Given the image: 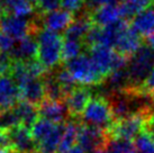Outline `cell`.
I'll list each match as a JSON object with an SVG mask.
<instances>
[{
    "label": "cell",
    "instance_id": "cell-1",
    "mask_svg": "<svg viewBox=\"0 0 154 153\" xmlns=\"http://www.w3.org/2000/svg\"><path fill=\"white\" fill-rule=\"evenodd\" d=\"M154 111L146 106L141 111L131 114L122 119H116L108 128L107 134L110 140H134L145 128L149 127Z\"/></svg>",
    "mask_w": 154,
    "mask_h": 153
},
{
    "label": "cell",
    "instance_id": "cell-2",
    "mask_svg": "<svg viewBox=\"0 0 154 153\" xmlns=\"http://www.w3.org/2000/svg\"><path fill=\"white\" fill-rule=\"evenodd\" d=\"M37 41V60L48 70L55 68L62 61V47L64 38L56 32L44 28L38 32Z\"/></svg>",
    "mask_w": 154,
    "mask_h": 153
},
{
    "label": "cell",
    "instance_id": "cell-3",
    "mask_svg": "<svg viewBox=\"0 0 154 153\" xmlns=\"http://www.w3.org/2000/svg\"><path fill=\"white\" fill-rule=\"evenodd\" d=\"M126 70L129 79V87L126 90L134 89L141 86L154 70L153 48L147 44H143L141 48L131 58Z\"/></svg>",
    "mask_w": 154,
    "mask_h": 153
},
{
    "label": "cell",
    "instance_id": "cell-4",
    "mask_svg": "<svg viewBox=\"0 0 154 153\" xmlns=\"http://www.w3.org/2000/svg\"><path fill=\"white\" fill-rule=\"evenodd\" d=\"M82 119L83 123L98 126L107 131L115 122L110 100L103 96L92 97L82 114Z\"/></svg>",
    "mask_w": 154,
    "mask_h": 153
},
{
    "label": "cell",
    "instance_id": "cell-5",
    "mask_svg": "<svg viewBox=\"0 0 154 153\" xmlns=\"http://www.w3.org/2000/svg\"><path fill=\"white\" fill-rule=\"evenodd\" d=\"M65 68L73 76L77 82L82 86H97L105 81L90 55L81 54L75 59L66 62Z\"/></svg>",
    "mask_w": 154,
    "mask_h": 153
},
{
    "label": "cell",
    "instance_id": "cell-6",
    "mask_svg": "<svg viewBox=\"0 0 154 153\" xmlns=\"http://www.w3.org/2000/svg\"><path fill=\"white\" fill-rule=\"evenodd\" d=\"M109 136L106 130L98 126L82 123L79 125L78 145H80L86 153H96L108 148Z\"/></svg>",
    "mask_w": 154,
    "mask_h": 153
},
{
    "label": "cell",
    "instance_id": "cell-7",
    "mask_svg": "<svg viewBox=\"0 0 154 153\" xmlns=\"http://www.w3.org/2000/svg\"><path fill=\"white\" fill-rule=\"evenodd\" d=\"M0 30L17 41H20L29 34H38L41 30L35 21L27 20L26 18L17 17L10 14H6L0 19Z\"/></svg>",
    "mask_w": 154,
    "mask_h": 153
},
{
    "label": "cell",
    "instance_id": "cell-8",
    "mask_svg": "<svg viewBox=\"0 0 154 153\" xmlns=\"http://www.w3.org/2000/svg\"><path fill=\"white\" fill-rule=\"evenodd\" d=\"M88 51H90V58L99 72L103 74L105 79H107L109 74L115 71L117 51L114 47L107 45H94L90 47Z\"/></svg>",
    "mask_w": 154,
    "mask_h": 153
},
{
    "label": "cell",
    "instance_id": "cell-9",
    "mask_svg": "<svg viewBox=\"0 0 154 153\" xmlns=\"http://www.w3.org/2000/svg\"><path fill=\"white\" fill-rule=\"evenodd\" d=\"M20 101L16 81L10 76H0V114L11 109Z\"/></svg>",
    "mask_w": 154,
    "mask_h": 153
},
{
    "label": "cell",
    "instance_id": "cell-10",
    "mask_svg": "<svg viewBox=\"0 0 154 153\" xmlns=\"http://www.w3.org/2000/svg\"><path fill=\"white\" fill-rule=\"evenodd\" d=\"M91 90L86 86L75 87L70 94L65 97V105L68 108L69 115L73 118H78L82 116L87 105L91 100Z\"/></svg>",
    "mask_w": 154,
    "mask_h": 153
},
{
    "label": "cell",
    "instance_id": "cell-11",
    "mask_svg": "<svg viewBox=\"0 0 154 153\" xmlns=\"http://www.w3.org/2000/svg\"><path fill=\"white\" fill-rule=\"evenodd\" d=\"M37 53H38L37 34H29L23 39L18 41V44L15 45L13 51L9 53V56L13 59V61L28 62L37 59Z\"/></svg>",
    "mask_w": 154,
    "mask_h": 153
},
{
    "label": "cell",
    "instance_id": "cell-12",
    "mask_svg": "<svg viewBox=\"0 0 154 153\" xmlns=\"http://www.w3.org/2000/svg\"><path fill=\"white\" fill-rule=\"evenodd\" d=\"M142 45H143L142 36L133 30L131 25H128L118 36L114 48L122 54L132 58L141 48Z\"/></svg>",
    "mask_w": 154,
    "mask_h": 153
},
{
    "label": "cell",
    "instance_id": "cell-13",
    "mask_svg": "<svg viewBox=\"0 0 154 153\" xmlns=\"http://www.w3.org/2000/svg\"><path fill=\"white\" fill-rule=\"evenodd\" d=\"M14 143L15 152L19 153H38L37 145L34 141L30 130L23 125L14 126L9 130Z\"/></svg>",
    "mask_w": 154,
    "mask_h": 153
},
{
    "label": "cell",
    "instance_id": "cell-14",
    "mask_svg": "<svg viewBox=\"0 0 154 153\" xmlns=\"http://www.w3.org/2000/svg\"><path fill=\"white\" fill-rule=\"evenodd\" d=\"M38 114L41 117L46 118L56 124H63L69 115L68 108L65 102L51 100V99H44L38 106Z\"/></svg>",
    "mask_w": 154,
    "mask_h": 153
},
{
    "label": "cell",
    "instance_id": "cell-15",
    "mask_svg": "<svg viewBox=\"0 0 154 153\" xmlns=\"http://www.w3.org/2000/svg\"><path fill=\"white\" fill-rule=\"evenodd\" d=\"M42 16V25L44 28L53 32H62L66 30L68 27L74 21V15L66 10H54L48 14L41 15Z\"/></svg>",
    "mask_w": 154,
    "mask_h": 153
},
{
    "label": "cell",
    "instance_id": "cell-16",
    "mask_svg": "<svg viewBox=\"0 0 154 153\" xmlns=\"http://www.w3.org/2000/svg\"><path fill=\"white\" fill-rule=\"evenodd\" d=\"M88 15L92 24L100 27L111 25L117 20L122 19L119 5H107L96 9L91 13H88Z\"/></svg>",
    "mask_w": 154,
    "mask_h": 153
},
{
    "label": "cell",
    "instance_id": "cell-17",
    "mask_svg": "<svg viewBox=\"0 0 154 153\" xmlns=\"http://www.w3.org/2000/svg\"><path fill=\"white\" fill-rule=\"evenodd\" d=\"M129 25L141 36H147L154 32V5L137 14L131 19Z\"/></svg>",
    "mask_w": 154,
    "mask_h": 153
},
{
    "label": "cell",
    "instance_id": "cell-18",
    "mask_svg": "<svg viewBox=\"0 0 154 153\" xmlns=\"http://www.w3.org/2000/svg\"><path fill=\"white\" fill-rule=\"evenodd\" d=\"M18 116L19 123L23 126H26L27 128H32V126L35 124V122L38 119V108L36 105H33L28 101L20 100L16 106L14 107Z\"/></svg>",
    "mask_w": 154,
    "mask_h": 153
},
{
    "label": "cell",
    "instance_id": "cell-19",
    "mask_svg": "<svg viewBox=\"0 0 154 153\" xmlns=\"http://www.w3.org/2000/svg\"><path fill=\"white\" fill-rule=\"evenodd\" d=\"M79 125H80V123L77 120L69 119L65 122L64 131H63V134L61 137L57 153H68L73 146H75V142H78Z\"/></svg>",
    "mask_w": 154,
    "mask_h": 153
},
{
    "label": "cell",
    "instance_id": "cell-20",
    "mask_svg": "<svg viewBox=\"0 0 154 153\" xmlns=\"http://www.w3.org/2000/svg\"><path fill=\"white\" fill-rule=\"evenodd\" d=\"M94 26L92 21L90 19L88 13L82 16L81 18L74 19L71 25L68 27V30L64 32V38H71V39H78V41H82L88 34L90 28Z\"/></svg>",
    "mask_w": 154,
    "mask_h": 153
},
{
    "label": "cell",
    "instance_id": "cell-21",
    "mask_svg": "<svg viewBox=\"0 0 154 153\" xmlns=\"http://www.w3.org/2000/svg\"><path fill=\"white\" fill-rule=\"evenodd\" d=\"M154 0H120V16L125 20H129L137 14L153 6Z\"/></svg>",
    "mask_w": 154,
    "mask_h": 153
},
{
    "label": "cell",
    "instance_id": "cell-22",
    "mask_svg": "<svg viewBox=\"0 0 154 153\" xmlns=\"http://www.w3.org/2000/svg\"><path fill=\"white\" fill-rule=\"evenodd\" d=\"M6 13L26 18L34 11V5L29 0H4Z\"/></svg>",
    "mask_w": 154,
    "mask_h": 153
},
{
    "label": "cell",
    "instance_id": "cell-23",
    "mask_svg": "<svg viewBox=\"0 0 154 153\" xmlns=\"http://www.w3.org/2000/svg\"><path fill=\"white\" fill-rule=\"evenodd\" d=\"M56 125H57L56 123H53V122L46 118H43V117L37 119L30 128V133H32L34 141L36 142V145L42 140H44L47 135H50L54 131Z\"/></svg>",
    "mask_w": 154,
    "mask_h": 153
},
{
    "label": "cell",
    "instance_id": "cell-24",
    "mask_svg": "<svg viewBox=\"0 0 154 153\" xmlns=\"http://www.w3.org/2000/svg\"><path fill=\"white\" fill-rule=\"evenodd\" d=\"M83 48L86 50L85 44H83L82 41L71 39V38H64V41H63V47H62V62L66 63L69 61L75 59L77 56L81 55V52Z\"/></svg>",
    "mask_w": 154,
    "mask_h": 153
},
{
    "label": "cell",
    "instance_id": "cell-25",
    "mask_svg": "<svg viewBox=\"0 0 154 153\" xmlns=\"http://www.w3.org/2000/svg\"><path fill=\"white\" fill-rule=\"evenodd\" d=\"M44 83H45V95L46 99L51 100H56V101H64L65 100V94L63 89L61 88L59 82L56 81L55 76H45L43 78Z\"/></svg>",
    "mask_w": 154,
    "mask_h": 153
},
{
    "label": "cell",
    "instance_id": "cell-26",
    "mask_svg": "<svg viewBox=\"0 0 154 153\" xmlns=\"http://www.w3.org/2000/svg\"><path fill=\"white\" fill-rule=\"evenodd\" d=\"M134 143L140 153H154V136L149 128L143 130Z\"/></svg>",
    "mask_w": 154,
    "mask_h": 153
},
{
    "label": "cell",
    "instance_id": "cell-27",
    "mask_svg": "<svg viewBox=\"0 0 154 153\" xmlns=\"http://www.w3.org/2000/svg\"><path fill=\"white\" fill-rule=\"evenodd\" d=\"M54 76H55L56 81L59 82V85L61 86V88L63 89L65 96H68L77 87L75 86L77 85V81H75V79L73 78V76L70 73V71L66 68L61 69Z\"/></svg>",
    "mask_w": 154,
    "mask_h": 153
},
{
    "label": "cell",
    "instance_id": "cell-28",
    "mask_svg": "<svg viewBox=\"0 0 154 153\" xmlns=\"http://www.w3.org/2000/svg\"><path fill=\"white\" fill-rule=\"evenodd\" d=\"M108 149L112 153H137L135 143L132 140H111Z\"/></svg>",
    "mask_w": 154,
    "mask_h": 153
},
{
    "label": "cell",
    "instance_id": "cell-29",
    "mask_svg": "<svg viewBox=\"0 0 154 153\" xmlns=\"http://www.w3.org/2000/svg\"><path fill=\"white\" fill-rule=\"evenodd\" d=\"M15 152L14 143L8 128L0 127V153Z\"/></svg>",
    "mask_w": 154,
    "mask_h": 153
},
{
    "label": "cell",
    "instance_id": "cell-30",
    "mask_svg": "<svg viewBox=\"0 0 154 153\" xmlns=\"http://www.w3.org/2000/svg\"><path fill=\"white\" fill-rule=\"evenodd\" d=\"M62 0H37L35 9L39 13V15L48 14L51 11L57 10L61 7Z\"/></svg>",
    "mask_w": 154,
    "mask_h": 153
},
{
    "label": "cell",
    "instance_id": "cell-31",
    "mask_svg": "<svg viewBox=\"0 0 154 153\" xmlns=\"http://www.w3.org/2000/svg\"><path fill=\"white\" fill-rule=\"evenodd\" d=\"M26 65L28 69V72L35 78H44L47 74V71H48V69L45 68L37 59L26 62Z\"/></svg>",
    "mask_w": 154,
    "mask_h": 153
},
{
    "label": "cell",
    "instance_id": "cell-32",
    "mask_svg": "<svg viewBox=\"0 0 154 153\" xmlns=\"http://www.w3.org/2000/svg\"><path fill=\"white\" fill-rule=\"evenodd\" d=\"M15 41H16L15 38H13L10 35L0 30V53L9 54L16 45Z\"/></svg>",
    "mask_w": 154,
    "mask_h": 153
},
{
    "label": "cell",
    "instance_id": "cell-33",
    "mask_svg": "<svg viewBox=\"0 0 154 153\" xmlns=\"http://www.w3.org/2000/svg\"><path fill=\"white\" fill-rule=\"evenodd\" d=\"M120 0H86V7L88 13H91L96 9L107 6V5H119Z\"/></svg>",
    "mask_w": 154,
    "mask_h": 153
},
{
    "label": "cell",
    "instance_id": "cell-34",
    "mask_svg": "<svg viewBox=\"0 0 154 153\" xmlns=\"http://www.w3.org/2000/svg\"><path fill=\"white\" fill-rule=\"evenodd\" d=\"M86 4V0H62L61 7L69 13H77Z\"/></svg>",
    "mask_w": 154,
    "mask_h": 153
},
{
    "label": "cell",
    "instance_id": "cell-35",
    "mask_svg": "<svg viewBox=\"0 0 154 153\" xmlns=\"http://www.w3.org/2000/svg\"><path fill=\"white\" fill-rule=\"evenodd\" d=\"M146 44L154 50V32L146 36Z\"/></svg>",
    "mask_w": 154,
    "mask_h": 153
},
{
    "label": "cell",
    "instance_id": "cell-36",
    "mask_svg": "<svg viewBox=\"0 0 154 153\" xmlns=\"http://www.w3.org/2000/svg\"><path fill=\"white\" fill-rule=\"evenodd\" d=\"M68 153H86V152H85V150L82 149L80 145H75V146H73Z\"/></svg>",
    "mask_w": 154,
    "mask_h": 153
},
{
    "label": "cell",
    "instance_id": "cell-37",
    "mask_svg": "<svg viewBox=\"0 0 154 153\" xmlns=\"http://www.w3.org/2000/svg\"><path fill=\"white\" fill-rule=\"evenodd\" d=\"M6 9H5V5H4V0H0V19L4 17L6 15Z\"/></svg>",
    "mask_w": 154,
    "mask_h": 153
},
{
    "label": "cell",
    "instance_id": "cell-38",
    "mask_svg": "<svg viewBox=\"0 0 154 153\" xmlns=\"http://www.w3.org/2000/svg\"><path fill=\"white\" fill-rule=\"evenodd\" d=\"M149 130L151 131V133L153 134V136H154V114H153V117H152V119H151V123H150V125H149Z\"/></svg>",
    "mask_w": 154,
    "mask_h": 153
},
{
    "label": "cell",
    "instance_id": "cell-39",
    "mask_svg": "<svg viewBox=\"0 0 154 153\" xmlns=\"http://www.w3.org/2000/svg\"><path fill=\"white\" fill-rule=\"evenodd\" d=\"M96 153H112V152H111V151L108 149V148H106V149L100 150V151H98V152H96Z\"/></svg>",
    "mask_w": 154,
    "mask_h": 153
},
{
    "label": "cell",
    "instance_id": "cell-40",
    "mask_svg": "<svg viewBox=\"0 0 154 153\" xmlns=\"http://www.w3.org/2000/svg\"><path fill=\"white\" fill-rule=\"evenodd\" d=\"M13 153H19V152H13Z\"/></svg>",
    "mask_w": 154,
    "mask_h": 153
}]
</instances>
